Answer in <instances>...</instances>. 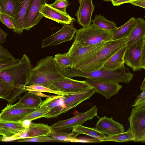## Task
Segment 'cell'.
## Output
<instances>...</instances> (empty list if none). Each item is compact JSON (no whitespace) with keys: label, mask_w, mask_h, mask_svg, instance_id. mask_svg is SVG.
<instances>
[{"label":"cell","mask_w":145,"mask_h":145,"mask_svg":"<svg viewBox=\"0 0 145 145\" xmlns=\"http://www.w3.org/2000/svg\"><path fill=\"white\" fill-rule=\"evenodd\" d=\"M25 129L20 121L0 120V134L3 137L9 138L12 137Z\"/></svg>","instance_id":"24"},{"label":"cell","mask_w":145,"mask_h":145,"mask_svg":"<svg viewBox=\"0 0 145 145\" xmlns=\"http://www.w3.org/2000/svg\"><path fill=\"white\" fill-rule=\"evenodd\" d=\"M72 131L76 132L80 134L87 135L93 138L99 140L101 142L104 140L106 136L99 131L95 128L86 127L82 125H77L72 127Z\"/></svg>","instance_id":"29"},{"label":"cell","mask_w":145,"mask_h":145,"mask_svg":"<svg viewBox=\"0 0 145 145\" xmlns=\"http://www.w3.org/2000/svg\"><path fill=\"white\" fill-rule=\"evenodd\" d=\"M31 69L29 57L24 54L18 63L1 71L0 78L13 86H26Z\"/></svg>","instance_id":"4"},{"label":"cell","mask_w":145,"mask_h":145,"mask_svg":"<svg viewBox=\"0 0 145 145\" xmlns=\"http://www.w3.org/2000/svg\"><path fill=\"white\" fill-rule=\"evenodd\" d=\"M77 31L73 26L65 24L58 31L43 39L41 48L56 46L69 41L72 39Z\"/></svg>","instance_id":"12"},{"label":"cell","mask_w":145,"mask_h":145,"mask_svg":"<svg viewBox=\"0 0 145 145\" xmlns=\"http://www.w3.org/2000/svg\"><path fill=\"white\" fill-rule=\"evenodd\" d=\"M142 91V93L137 97L134 101V104L131 106L135 109L145 107V90Z\"/></svg>","instance_id":"39"},{"label":"cell","mask_w":145,"mask_h":145,"mask_svg":"<svg viewBox=\"0 0 145 145\" xmlns=\"http://www.w3.org/2000/svg\"><path fill=\"white\" fill-rule=\"evenodd\" d=\"M37 108H28L18 104L8 105L1 110L0 120L20 122L27 114Z\"/></svg>","instance_id":"13"},{"label":"cell","mask_w":145,"mask_h":145,"mask_svg":"<svg viewBox=\"0 0 145 145\" xmlns=\"http://www.w3.org/2000/svg\"><path fill=\"white\" fill-rule=\"evenodd\" d=\"M129 3L134 6L145 8V0H133Z\"/></svg>","instance_id":"43"},{"label":"cell","mask_w":145,"mask_h":145,"mask_svg":"<svg viewBox=\"0 0 145 145\" xmlns=\"http://www.w3.org/2000/svg\"><path fill=\"white\" fill-rule=\"evenodd\" d=\"M20 122L25 128L29 127L31 123V121L28 120H25Z\"/></svg>","instance_id":"46"},{"label":"cell","mask_w":145,"mask_h":145,"mask_svg":"<svg viewBox=\"0 0 145 145\" xmlns=\"http://www.w3.org/2000/svg\"><path fill=\"white\" fill-rule=\"evenodd\" d=\"M7 34L0 27V44L5 43Z\"/></svg>","instance_id":"44"},{"label":"cell","mask_w":145,"mask_h":145,"mask_svg":"<svg viewBox=\"0 0 145 145\" xmlns=\"http://www.w3.org/2000/svg\"><path fill=\"white\" fill-rule=\"evenodd\" d=\"M25 89L26 91H28L46 92L59 95H68L74 94L79 93H68L55 90L39 84H33L28 86L27 85L25 86Z\"/></svg>","instance_id":"34"},{"label":"cell","mask_w":145,"mask_h":145,"mask_svg":"<svg viewBox=\"0 0 145 145\" xmlns=\"http://www.w3.org/2000/svg\"><path fill=\"white\" fill-rule=\"evenodd\" d=\"M133 0H117L112 3V4L114 6H118L122 4L129 3Z\"/></svg>","instance_id":"45"},{"label":"cell","mask_w":145,"mask_h":145,"mask_svg":"<svg viewBox=\"0 0 145 145\" xmlns=\"http://www.w3.org/2000/svg\"><path fill=\"white\" fill-rule=\"evenodd\" d=\"M47 0H31L23 25V30L29 31L38 24L44 17L40 12Z\"/></svg>","instance_id":"14"},{"label":"cell","mask_w":145,"mask_h":145,"mask_svg":"<svg viewBox=\"0 0 145 145\" xmlns=\"http://www.w3.org/2000/svg\"><path fill=\"white\" fill-rule=\"evenodd\" d=\"M42 102L41 96L35 92L28 91L19 99L18 103L26 108H38Z\"/></svg>","instance_id":"25"},{"label":"cell","mask_w":145,"mask_h":145,"mask_svg":"<svg viewBox=\"0 0 145 145\" xmlns=\"http://www.w3.org/2000/svg\"><path fill=\"white\" fill-rule=\"evenodd\" d=\"M73 142L92 143L100 142L101 141L99 139L93 138H76L71 141Z\"/></svg>","instance_id":"42"},{"label":"cell","mask_w":145,"mask_h":145,"mask_svg":"<svg viewBox=\"0 0 145 145\" xmlns=\"http://www.w3.org/2000/svg\"><path fill=\"white\" fill-rule=\"evenodd\" d=\"M95 93V89L93 88L76 94L63 95V99L65 106L63 113L76 107L83 101L89 99Z\"/></svg>","instance_id":"21"},{"label":"cell","mask_w":145,"mask_h":145,"mask_svg":"<svg viewBox=\"0 0 145 145\" xmlns=\"http://www.w3.org/2000/svg\"><path fill=\"white\" fill-rule=\"evenodd\" d=\"M68 2L67 0H56L53 3L49 5L52 7L57 10L66 12Z\"/></svg>","instance_id":"38"},{"label":"cell","mask_w":145,"mask_h":145,"mask_svg":"<svg viewBox=\"0 0 145 145\" xmlns=\"http://www.w3.org/2000/svg\"><path fill=\"white\" fill-rule=\"evenodd\" d=\"M17 141L22 142H59L61 141L57 140L52 137L49 136H39L34 138L20 139L17 140Z\"/></svg>","instance_id":"36"},{"label":"cell","mask_w":145,"mask_h":145,"mask_svg":"<svg viewBox=\"0 0 145 145\" xmlns=\"http://www.w3.org/2000/svg\"><path fill=\"white\" fill-rule=\"evenodd\" d=\"M53 59L56 65L60 70L72 67V62L67 53L57 54L53 57Z\"/></svg>","instance_id":"32"},{"label":"cell","mask_w":145,"mask_h":145,"mask_svg":"<svg viewBox=\"0 0 145 145\" xmlns=\"http://www.w3.org/2000/svg\"><path fill=\"white\" fill-rule=\"evenodd\" d=\"M74 41L83 46L97 44L112 40V32L106 31L93 24L77 30Z\"/></svg>","instance_id":"5"},{"label":"cell","mask_w":145,"mask_h":145,"mask_svg":"<svg viewBox=\"0 0 145 145\" xmlns=\"http://www.w3.org/2000/svg\"><path fill=\"white\" fill-rule=\"evenodd\" d=\"M125 63L134 71L145 69V37L126 44Z\"/></svg>","instance_id":"6"},{"label":"cell","mask_w":145,"mask_h":145,"mask_svg":"<svg viewBox=\"0 0 145 145\" xmlns=\"http://www.w3.org/2000/svg\"><path fill=\"white\" fill-rule=\"evenodd\" d=\"M79 7L76 13L77 21L82 27L91 24L95 6L92 0H78Z\"/></svg>","instance_id":"18"},{"label":"cell","mask_w":145,"mask_h":145,"mask_svg":"<svg viewBox=\"0 0 145 145\" xmlns=\"http://www.w3.org/2000/svg\"><path fill=\"white\" fill-rule=\"evenodd\" d=\"M40 105L46 106L49 110L44 117L49 118L57 117L63 113L65 106L63 95H58L48 97L42 101Z\"/></svg>","instance_id":"19"},{"label":"cell","mask_w":145,"mask_h":145,"mask_svg":"<svg viewBox=\"0 0 145 145\" xmlns=\"http://www.w3.org/2000/svg\"><path fill=\"white\" fill-rule=\"evenodd\" d=\"M0 20L8 28L15 32L16 29L12 17L8 14L0 12Z\"/></svg>","instance_id":"37"},{"label":"cell","mask_w":145,"mask_h":145,"mask_svg":"<svg viewBox=\"0 0 145 145\" xmlns=\"http://www.w3.org/2000/svg\"><path fill=\"white\" fill-rule=\"evenodd\" d=\"M135 137L133 134L128 129L127 131L123 133L116 134L111 136H108L102 141H112L118 142H124L133 141Z\"/></svg>","instance_id":"33"},{"label":"cell","mask_w":145,"mask_h":145,"mask_svg":"<svg viewBox=\"0 0 145 145\" xmlns=\"http://www.w3.org/2000/svg\"><path fill=\"white\" fill-rule=\"evenodd\" d=\"M3 137L2 136V137H0V141H2V139Z\"/></svg>","instance_id":"49"},{"label":"cell","mask_w":145,"mask_h":145,"mask_svg":"<svg viewBox=\"0 0 145 145\" xmlns=\"http://www.w3.org/2000/svg\"><path fill=\"white\" fill-rule=\"evenodd\" d=\"M31 0H19L16 14L13 18L16 29L15 33L20 35L24 30L23 25Z\"/></svg>","instance_id":"22"},{"label":"cell","mask_w":145,"mask_h":145,"mask_svg":"<svg viewBox=\"0 0 145 145\" xmlns=\"http://www.w3.org/2000/svg\"><path fill=\"white\" fill-rule=\"evenodd\" d=\"M93 88L86 81L76 80L65 76L52 83L50 88L66 93H77Z\"/></svg>","instance_id":"10"},{"label":"cell","mask_w":145,"mask_h":145,"mask_svg":"<svg viewBox=\"0 0 145 145\" xmlns=\"http://www.w3.org/2000/svg\"><path fill=\"white\" fill-rule=\"evenodd\" d=\"M26 86H13L0 78V98L3 99L10 104L14 102L23 93L26 91Z\"/></svg>","instance_id":"16"},{"label":"cell","mask_w":145,"mask_h":145,"mask_svg":"<svg viewBox=\"0 0 145 145\" xmlns=\"http://www.w3.org/2000/svg\"><path fill=\"white\" fill-rule=\"evenodd\" d=\"M144 78V80L142 82V84L140 86V89L141 90L143 91L145 90V79Z\"/></svg>","instance_id":"47"},{"label":"cell","mask_w":145,"mask_h":145,"mask_svg":"<svg viewBox=\"0 0 145 145\" xmlns=\"http://www.w3.org/2000/svg\"><path fill=\"white\" fill-rule=\"evenodd\" d=\"M19 0H0V12L12 17L15 15Z\"/></svg>","instance_id":"30"},{"label":"cell","mask_w":145,"mask_h":145,"mask_svg":"<svg viewBox=\"0 0 145 145\" xmlns=\"http://www.w3.org/2000/svg\"><path fill=\"white\" fill-rule=\"evenodd\" d=\"M136 18H131L122 26L112 32V40H119L128 37L131 34L135 24Z\"/></svg>","instance_id":"26"},{"label":"cell","mask_w":145,"mask_h":145,"mask_svg":"<svg viewBox=\"0 0 145 145\" xmlns=\"http://www.w3.org/2000/svg\"><path fill=\"white\" fill-rule=\"evenodd\" d=\"M0 59L13 60L15 59L7 49L0 44Z\"/></svg>","instance_id":"41"},{"label":"cell","mask_w":145,"mask_h":145,"mask_svg":"<svg viewBox=\"0 0 145 145\" xmlns=\"http://www.w3.org/2000/svg\"><path fill=\"white\" fill-rule=\"evenodd\" d=\"M104 1H107V2H111L112 3L117 0H103Z\"/></svg>","instance_id":"48"},{"label":"cell","mask_w":145,"mask_h":145,"mask_svg":"<svg viewBox=\"0 0 145 145\" xmlns=\"http://www.w3.org/2000/svg\"><path fill=\"white\" fill-rule=\"evenodd\" d=\"M129 129L135 137L134 142H145V107L139 109L134 108L128 118Z\"/></svg>","instance_id":"8"},{"label":"cell","mask_w":145,"mask_h":145,"mask_svg":"<svg viewBox=\"0 0 145 145\" xmlns=\"http://www.w3.org/2000/svg\"><path fill=\"white\" fill-rule=\"evenodd\" d=\"M19 61V59H16L13 60L0 59V72L8 67L18 63Z\"/></svg>","instance_id":"40"},{"label":"cell","mask_w":145,"mask_h":145,"mask_svg":"<svg viewBox=\"0 0 145 145\" xmlns=\"http://www.w3.org/2000/svg\"><path fill=\"white\" fill-rule=\"evenodd\" d=\"M97 109L94 105L89 110L64 120H59L50 126L52 130L66 131L77 125H82L87 121L97 116Z\"/></svg>","instance_id":"9"},{"label":"cell","mask_w":145,"mask_h":145,"mask_svg":"<svg viewBox=\"0 0 145 145\" xmlns=\"http://www.w3.org/2000/svg\"><path fill=\"white\" fill-rule=\"evenodd\" d=\"M86 81L98 93L105 97L106 99L117 94L122 88L121 85L116 82L101 81L90 78Z\"/></svg>","instance_id":"15"},{"label":"cell","mask_w":145,"mask_h":145,"mask_svg":"<svg viewBox=\"0 0 145 145\" xmlns=\"http://www.w3.org/2000/svg\"><path fill=\"white\" fill-rule=\"evenodd\" d=\"M80 134L76 132L72 131L71 133L66 131H55L52 130L49 136L61 141V142H71Z\"/></svg>","instance_id":"31"},{"label":"cell","mask_w":145,"mask_h":145,"mask_svg":"<svg viewBox=\"0 0 145 145\" xmlns=\"http://www.w3.org/2000/svg\"><path fill=\"white\" fill-rule=\"evenodd\" d=\"M52 131L50 126L47 124L31 122L29 127L13 136L9 138L3 137L2 141L17 140L18 139L48 136Z\"/></svg>","instance_id":"11"},{"label":"cell","mask_w":145,"mask_h":145,"mask_svg":"<svg viewBox=\"0 0 145 145\" xmlns=\"http://www.w3.org/2000/svg\"><path fill=\"white\" fill-rule=\"evenodd\" d=\"M92 22L95 26L109 32H112L117 28L114 22L107 20L101 14L95 15Z\"/></svg>","instance_id":"28"},{"label":"cell","mask_w":145,"mask_h":145,"mask_svg":"<svg viewBox=\"0 0 145 145\" xmlns=\"http://www.w3.org/2000/svg\"><path fill=\"white\" fill-rule=\"evenodd\" d=\"M65 76L56 65L53 56H48L32 68L26 86L39 84L50 88L52 83Z\"/></svg>","instance_id":"1"},{"label":"cell","mask_w":145,"mask_h":145,"mask_svg":"<svg viewBox=\"0 0 145 145\" xmlns=\"http://www.w3.org/2000/svg\"><path fill=\"white\" fill-rule=\"evenodd\" d=\"M135 26L129 36L128 37L126 44L135 41L141 38L145 37V20L144 19L136 18Z\"/></svg>","instance_id":"27"},{"label":"cell","mask_w":145,"mask_h":145,"mask_svg":"<svg viewBox=\"0 0 145 145\" xmlns=\"http://www.w3.org/2000/svg\"><path fill=\"white\" fill-rule=\"evenodd\" d=\"M49 109L46 106L40 105L39 108L27 114L20 121L25 120L32 121L39 118L44 117L45 115L49 112Z\"/></svg>","instance_id":"35"},{"label":"cell","mask_w":145,"mask_h":145,"mask_svg":"<svg viewBox=\"0 0 145 145\" xmlns=\"http://www.w3.org/2000/svg\"><path fill=\"white\" fill-rule=\"evenodd\" d=\"M95 128L99 131L108 136L125 132L122 124L114 121L112 118L104 116L101 117L96 124Z\"/></svg>","instance_id":"17"},{"label":"cell","mask_w":145,"mask_h":145,"mask_svg":"<svg viewBox=\"0 0 145 145\" xmlns=\"http://www.w3.org/2000/svg\"><path fill=\"white\" fill-rule=\"evenodd\" d=\"M40 12L43 16L62 24H70L74 19L66 12H64L54 8L46 3Z\"/></svg>","instance_id":"20"},{"label":"cell","mask_w":145,"mask_h":145,"mask_svg":"<svg viewBox=\"0 0 145 145\" xmlns=\"http://www.w3.org/2000/svg\"><path fill=\"white\" fill-rule=\"evenodd\" d=\"M126 48V45L115 52L105 62L102 68L116 70L125 68L124 56Z\"/></svg>","instance_id":"23"},{"label":"cell","mask_w":145,"mask_h":145,"mask_svg":"<svg viewBox=\"0 0 145 145\" xmlns=\"http://www.w3.org/2000/svg\"><path fill=\"white\" fill-rule=\"evenodd\" d=\"M127 38L109 41L98 51L73 68L85 72L101 69L104 64L113 55L126 45Z\"/></svg>","instance_id":"2"},{"label":"cell","mask_w":145,"mask_h":145,"mask_svg":"<svg viewBox=\"0 0 145 145\" xmlns=\"http://www.w3.org/2000/svg\"><path fill=\"white\" fill-rule=\"evenodd\" d=\"M109 41L93 45L83 46L74 41L67 53L72 62V68L98 51L106 45Z\"/></svg>","instance_id":"7"},{"label":"cell","mask_w":145,"mask_h":145,"mask_svg":"<svg viewBox=\"0 0 145 145\" xmlns=\"http://www.w3.org/2000/svg\"><path fill=\"white\" fill-rule=\"evenodd\" d=\"M65 76L71 78L81 77L108 82L127 83L133 79V74L126 67L121 69L109 70L101 68L91 72H85L74 68L60 70Z\"/></svg>","instance_id":"3"}]
</instances>
